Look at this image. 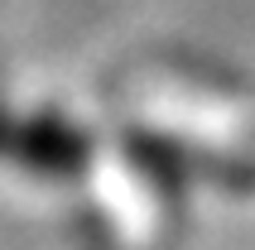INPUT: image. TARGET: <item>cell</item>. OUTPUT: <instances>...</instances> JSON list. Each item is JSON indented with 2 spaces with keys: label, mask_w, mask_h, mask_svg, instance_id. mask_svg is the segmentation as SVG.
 Masks as SVG:
<instances>
[{
  "label": "cell",
  "mask_w": 255,
  "mask_h": 250,
  "mask_svg": "<svg viewBox=\"0 0 255 250\" xmlns=\"http://www.w3.org/2000/svg\"><path fill=\"white\" fill-rule=\"evenodd\" d=\"M0 154L19 159L39 178H72L87 164V139L77 125L58 121V116H34V121L10 125V135L0 139Z\"/></svg>",
  "instance_id": "1"
}]
</instances>
